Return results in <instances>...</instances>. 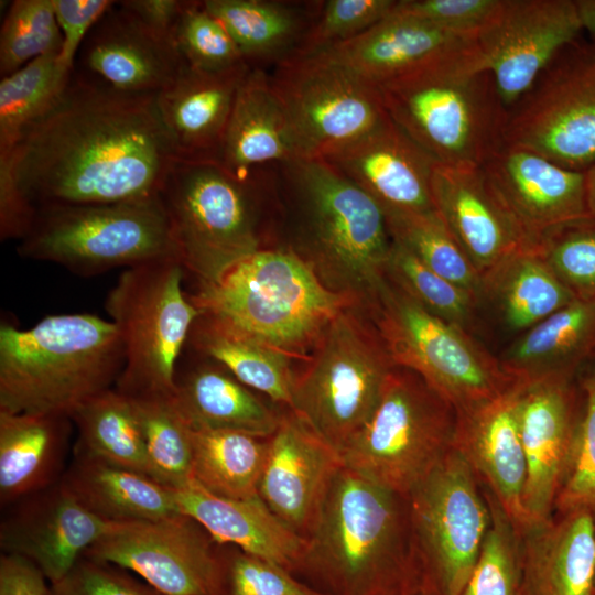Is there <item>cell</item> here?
<instances>
[{"mask_svg":"<svg viewBox=\"0 0 595 595\" xmlns=\"http://www.w3.org/2000/svg\"><path fill=\"white\" fill-rule=\"evenodd\" d=\"M176 160L156 94L115 89L73 69L54 105L0 159V188L35 212L159 195Z\"/></svg>","mask_w":595,"mask_h":595,"instance_id":"obj_1","label":"cell"},{"mask_svg":"<svg viewBox=\"0 0 595 595\" xmlns=\"http://www.w3.org/2000/svg\"><path fill=\"white\" fill-rule=\"evenodd\" d=\"M292 574L320 595H426L409 496L336 470Z\"/></svg>","mask_w":595,"mask_h":595,"instance_id":"obj_2","label":"cell"},{"mask_svg":"<svg viewBox=\"0 0 595 595\" xmlns=\"http://www.w3.org/2000/svg\"><path fill=\"white\" fill-rule=\"evenodd\" d=\"M291 248L332 291L365 309L386 277L392 238L382 207L322 159L277 166Z\"/></svg>","mask_w":595,"mask_h":595,"instance_id":"obj_3","label":"cell"},{"mask_svg":"<svg viewBox=\"0 0 595 595\" xmlns=\"http://www.w3.org/2000/svg\"><path fill=\"white\" fill-rule=\"evenodd\" d=\"M125 366L116 325L89 313L0 325V411L65 415L112 388Z\"/></svg>","mask_w":595,"mask_h":595,"instance_id":"obj_4","label":"cell"},{"mask_svg":"<svg viewBox=\"0 0 595 595\" xmlns=\"http://www.w3.org/2000/svg\"><path fill=\"white\" fill-rule=\"evenodd\" d=\"M277 166L238 176L215 161L175 160L160 188L178 260L197 288L214 285L264 246Z\"/></svg>","mask_w":595,"mask_h":595,"instance_id":"obj_5","label":"cell"},{"mask_svg":"<svg viewBox=\"0 0 595 595\" xmlns=\"http://www.w3.org/2000/svg\"><path fill=\"white\" fill-rule=\"evenodd\" d=\"M188 295L202 313L306 361L329 323L342 311L360 307L351 296L329 290L311 264L288 247L263 248L219 283Z\"/></svg>","mask_w":595,"mask_h":595,"instance_id":"obj_6","label":"cell"},{"mask_svg":"<svg viewBox=\"0 0 595 595\" xmlns=\"http://www.w3.org/2000/svg\"><path fill=\"white\" fill-rule=\"evenodd\" d=\"M377 88L391 121L437 164L483 166L505 144L508 109L478 48Z\"/></svg>","mask_w":595,"mask_h":595,"instance_id":"obj_7","label":"cell"},{"mask_svg":"<svg viewBox=\"0 0 595 595\" xmlns=\"http://www.w3.org/2000/svg\"><path fill=\"white\" fill-rule=\"evenodd\" d=\"M456 408L416 372L394 366L364 426L340 452L358 475L409 496L454 450Z\"/></svg>","mask_w":595,"mask_h":595,"instance_id":"obj_8","label":"cell"},{"mask_svg":"<svg viewBox=\"0 0 595 595\" xmlns=\"http://www.w3.org/2000/svg\"><path fill=\"white\" fill-rule=\"evenodd\" d=\"M186 271L176 258L125 270L105 307L125 349L115 388L130 398H173L175 372L202 311L183 289Z\"/></svg>","mask_w":595,"mask_h":595,"instance_id":"obj_9","label":"cell"},{"mask_svg":"<svg viewBox=\"0 0 595 595\" xmlns=\"http://www.w3.org/2000/svg\"><path fill=\"white\" fill-rule=\"evenodd\" d=\"M393 367L365 310L348 307L295 375L289 409L340 454L371 416Z\"/></svg>","mask_w":595,"mask_h":595,"instance_id":"obj_10","label":"cell"},{"mask_svg":"<svg viewBox=\"0 0 595 595\" xmlns=\"http://www.w3.org/2000/svg\"><path fill=\"white\" fill-rule=\"evenodd\" d=\"M365 312L393 365L416 372L456 410L516 381L480 340L430 313L387 275Z\"/></svg>","mask_w":595,"mask_h":595,"instance_id":"obj_11","label":"cell"},{"mask_svg":"<svg viewBox=\"0 0 595 595\" xmlns=\"http://www.w3.org/2000/svg\"><path fill=\"white\" fill-rule=\"evenodd\" d=\"M17 251L23 258L53 262L82 277L178 259L159 195L126 203L41 208Z\"/></svg>","mask_w":595,"mask_h":595,"instance_id":"obj_12","label":"cell"},{"mask_svg":"<svg viewBox=\"0 0 595 595\" xmlns=\"http://www.w3.org/2000/svg\"><path fill=\"white\" fill-rule=\"evenodd\" d=\"M505 144L573 171L595 163V36L562 48L508 109Z\"/></svg>","mask_w":595,"mask_h":595,"instance_id":"obj_13","label":"cell"},{"mask_svg":"<svg viewBox=\"0 0 595 595\" xmlns=\"http://www.w3.org/2000/svg\"><path fill=\"white\" fill-rule=\"evenodd\" d=\"M269 76L303 158L323 159L389 120L378 88L325 53L293 55Z\"/></svg>","mask_w":595,"mask_h":595,"instance_id":"obj_14","label":"cell"},{"mask_svg":"<svg viewBox=\"0 0 595 595\" xmlns=\"http://www.w3.org/2000/svg\"><path fill=\"white\" fill-rule=\"evenodd\" d=\"M409 499L426 595H461L490 526L477 475L454 447Z\"/></svg>","mask_w":595,"mask_h":595,"instance_id":"obj_15","label":"cell"},{"mask_svg":"<svg viewBox=\"0 0 595 595\" xmlns=\"http://www.w3.org/2000/svg\"><path fill=\"white\" fill-rule=\"evenodd\" d=\"M219 545L193 518L113 522L84 556L129 570L164 595H212Z\"/></svg>","mask_w":595,"mask_h":595,"instance_id":"obj_16","label":"cell"},{"mask_svg":"<svg viewBox=\"0 0 595 595\" xmlns=\"http://www.w3.org/2000/svg\"><path fill=\"white\" fill-rule=\"evenodd\" d=\"M582 32L576 0H499L476 41L507 109Z\"/></svg>","mask_w":595,"mask_h":595,"instance_id":"obj_17","label":"cell"},{"mask_svg":"<svg viewBox=\"0 0 595 595\" xmlns=\"http://www.w3.org/2000/svg\"><path fill=\"white\" fill-rule=\"evenodd\" d=\"M518 381L517 413L527 465L523 493L527 528L554 515L581 414L582 390L577 375Z\"/></svg>","mask_w":595,"mask_h":595,"instance_id":"obj_18","label":"cell"},{"mask_svg":"<svg viewBox=\"0 0 595 595\" xmlns=\"http://www.w3.org/2000/svg\"><path fill=\"white\" fill-rule=\"evenodd\" d=\"M10 508L0 524L3 553L30 561L48 584L64 578L113 523L85 508L61 480Z\"/></svg>","mask_w":595,"mask_h":595,"instance_id":"obj_19","label":"cell"},{"mask_svg":"<svg viewBox=\"0 0 595 595\" xmlns=\"http://www.w3.org/2000/svg\"><path fill=\"white\" fill-rule=\"evenodd\" d=\"M482 167L531 250L550 229L591 216L585 172L506 144Z\"/></svg>","mask_w":595,"mask_h":595,"instance_id":"obj_20","label":"cell"},{"mask_svg":"<svg viewBox=\"0 0 595 595\" xmlns=\"http://www.w3.org/2000/svg\"><path fill=\"white\" fill-rule=\"evenodd\" d=\"M184 64L175 43L115 1L84 40L74 71L121 91L158 94L176 79Z\"/></svg>","mask_w":595,"mask_h":595,"instance_id":"obj_21","label":"cell"},{"mask_svg":"<svg viewBox=\"0 0 595 595\" xmlns=\"http://www.w3.org/2000/svg\"><path fill=\"white\" fill-rule=\"evenodd\" d=\"M339 454L290 409L269 437L258 495L292 531L304 539L336 470Z\"/></svg>","mask_w":595,"mask_h":595,"instance_id":"obj_22","label":"cell"},{"mask_svg":"<svg viewBox=\"0 0 595 595\" xmlns=\"http://www.w3.org/2000/svg\"><path fill=\"white\" fill-rule=\"evenodd\" d=\"M431 193L435 212L480 277L511 253L531 250L482 166L435 164Z\"/></svg>","mask_w":595,"mask_h":595,"instance_id":"obj_23","label":"cell"},{"mask_svg":"<svg viewBox=\"0 0 595 595\" xmlns=\"http://www.w3.org/2000/svg\"><path fill=\"white\" fill-rule=\"evenodd\" d=\"M322 160L369 194L383 212L435 210L431 180L437 163L390 118Z\"/></svg>","mask_w":595,"mask_h":595,"instance_id":"obj_24","label":"cell"},{"mask_svg":"<svg viewBox=\"0 0 595 595\" xmlns=\"http://www.w3.org/2000/svg\"><path fill=\"white\" fill-rule=\"evenodd\" d=\"M519 387L516 380L499 396L456 410L454 447L522 532L527 465L517 413Z\"/></svg>","mask_w":595,"mask_h":595,"instance_id":"obj_25","label":"cell"},{"mask_svg":"<svg viewBox=\"0 0 595 595\" xmlns=\"http://www.w3.org/2000/svg\"><path fill=\"white\" fill-rule=\"evenodd\" d=\"M478 48L476 36L391 13L357 37L321 52L378 87L434 62Z\"/></svg>","mask_w":595,"mask_h":595,"instance_id":"obj_26","label":"cell"},{"mask_svg":"<svg viewBox=\"0 0 595 595\" xmlns=\"http://www.w3.org/2000/svg\"><path fill=\"white\" fill-rule=\"evenodd\" d=\"M249 69L205 73L184 64L176 79L156 94L177 160L218 162L237 91Z\"/></svg>","mask_w":595,"mask_h":595,"instance_id":"obj_27","label":"cell"},{"mask_svg":"<svg viewBox=\"0 0 595 595\" xmlns=\"http://www.w3.org/2000/svg\"><path fill=\"white\" fill-rule=\"evenodd\" d=\"M303 158L269 72L250 68L237 91L218 163L238 176Z\"/></svg>","mask_w":595,"mask_h":595,"instance_id":"obj_28","label":"cell"},{"mask_svg":"<svg viewBox=\"0 0 595 595\" xmlns=\"http://www.w3.org/2000/svg\"><path fill=\"white\" fill-rule=\"evenodd\" d=\"M523 595H595V517L554 513L522 531Z\"/></svg>","mask_w":595,"mask_h":595,"instance_id":"obj_29","label":"cell"},{"mask_svg":"<svg viewBox=\"0 0 595 595\" xmlns=\"http://www.w3.org/2000/svg\"><path fill=\"white\" fill-rule=\"evenodd\" d=\"M180 512L197 521L216 543L240 550L286 569L299 562L304 539L286 527L260 499L214 495L193 480L174 490Z\"/></svg>","mask_w":595,"mask_h":595,"instance_id":"obj_30","label":"cell"},{"mask_svg":"<svg viewBox=\"0 0 595 595\" xmlns=\"http://www.w3.org/2000/svg\"><path fill=\"white\" fill-rule=\"evenodd\" d=\"M209 360L186 369L176 367L173 403L190 429L270 437L279 426L281 413L225 367Z\"/></svg>","mask_w":595,"mask_h":595,"instance_id":"obj_31","label":"cell"},{"mask_svg":"<svg viewBox=\"0 0 595 595\" xmlns=\"http://www.w3.org/2000/svg\"><path fill=\"white\" fill-rule=\"evenodd\" d=\"M71 422L65 415L0 411L2 508L62 479Z\"/></svg>","mask_w":595,"mask_h":595,"instance_id":"obj_32","label":"cell"},{"mask_svg":"<svg viewBox=\"0 0 595 595\" xmlns=\"http://www.w3.org/2000/svg\"><path fill=\"white\" fill-rule=\"evenodd\" d=\"M595 359V300L575 299L516 336L498 360L515 380L573 377Z\"/></svg>","mask_w":595,"mask_h":595,"instance_id":"obj_33","label":"cell"},{"mask_svg":"<svg viewBox=\"0 0 595 595\" xmlns=\"http://www.w3.org/2000/svg\"><path fill=\"white\" fill-rule=\"evenodd\" d=\"M322 1L204 0L250 68L269 72L295 55Z\"/></svg>","mask_w":595,"mask_h":595,"instance_id":"obj_34","label":"cell"},{"mask_svg":"<svg viewBox=\"0 0 595 595\" xmlns=\"http://www.w3.org/2000/svg\"><path fill=\"white\" fill-rule=\"evenodd\" d=\"M61 482L85 508L109 522L160 520L181 513L173 489L101 461L74 456Z\"/></svg>","mask_w":595,"mask_h":595,"instance_id":"obj_35","label":"cell"},{"mask_svg":"<svg viewBox=\"0 0 595 595\" xmlns=\"http://www.w3.org/2000/svg\"><path fill=\"white\" fill-rule=\"evenodd\" d=\"M480 309L506 332L522 334L575 298L534 250L520 249L483 277Z\"/></svg>","mask_w":595,"mask_h":595,"instance_id":"obj_36","label":"cell"},{"mask_svg":"<svg viewBox=\"0 0 595 595\" xmlns=\"http://www.w3.org/2000/svg\"><path fill=\"white\" fill-rule=\"evenodd\" d=\"M192 348L274 402L291 405L295 374L288 355L260 344L204 313L188 336Z\"/></svg>","mask_w":595,"mask_h":595,"instance_id":"obj_37","label":"cell"},{"mask_svg":"<svg viewBox=\"0 0 595 595\" xmlns=\"http://www.w3.org/2000/svg\"><path fill=\"white\" fill-rule=\"evenodd\" d=\"M69 419L77 429L74 456L151 477L143 432L129 397L110 388L77 407Z\"/></svg>","mask_w":595,"mask_h":595,"instance_id":"obj_38","label":"cell"},{"mask_svg":"<svg viewBox=\"0 0 595 595\" xmlns=\"http://www.w3.org/2000/svg\"><path fill=\"white\" fill-rule=\"evenodd\" d=\"M193 480L232 499L259 497L269 437L235 431L192 430Z\"/></svg>","mask_w":595,"mask_h":595,"instance_id":"obj_39","label":"cell"},{"mask_svg":"<svg viewBox=\"0 0 595 595\" xmlns=\"http://www.w3.org/2000/svg\"><path fill=\"white\" fill-rule=\"evenodd\" d=\"M58 54L40 56L0 82V159L8 158L25 130L57 100L73 71Z\"/></svg>","mask_w":595,"mask_h":595,"instance_id":"obj_40","label":"cell"},{"mask_svg":"<svg viewBox=\"0 0 595 595\" xmlns=\"http://www.w3.org/2000/svg\"><path fill=\"white\" fill-rule=\"evenodd\" d=\"M386 275L435 316L477 336L484 326L479 301L441 277L392 240Z\"/></svg>","mask_w":595,"mask_h":595,"instance_id":"obj_41","label":"cell"},{"mask_svg":"<svg viewBox=\"0 0 595 595\" xmlns=\"http://www.w3.org/2000/svg\"><path fill=\"white\" fill-rule=\"evenodd\" d=\"M392 240L428 268L472 293L479 301L483 280L444 223L434 212H385Z\"/></svg>","mask_w":595,"mask_h":595,"instance_id":"obj_42","label":"cell"},{"mask_svg":"<svg viewBox=\"0 0 595 595\" xmlns=\"http://www.w3.org/2000/svg\"><path fill=\"white\" fill-rule=\"evenodd\" d=\"M130 399L143 432L151 477L173 490L186 487L193 482L191 429L173 398Z\"/></svg>","mask_w":595,"mask_h":595,"instance_id":"obj_43","label":"cell"},{"mask_svg":"<svg viewBox=\"0 0 595 595\" xmlns=\"http://www.w3.org/2000/svg\"><path fill=\"white\" fill-rule=\"evenodd\" d=\"M482 487L490 510V526L461 595H523L522 532L498 499Z\"/></svg>","mask_w":595,"mask_h":595,"instance_id":"obj_44","label":"cell"},{"mask_svg":"<svg viewBox=\"0 0 595 595\" xmlns=\"http://www.w3.org/2000/svg\"><path fill=\"white\" fill-rule=\"evenodd\" d=\"M62 45L53 0H14L1 25V77L40 56L60 54Z\"/></svg>","mask_w":595,"mask_h":595,"instance_id":"obj_45","label":"cell"},{"mask_svg":"<svg viewBox=\"0 0 595 595\" xmlns=\"http://www.w3.org/2000/svg\"><path fill=\"white\" fill-rule=\"evenodd\" d=\"M582 409L554 513L586 511L595 517V359L577 374Z\"/></svg>","mask_w":595,"mask_h":595,"instance_id":"obj_46","label":"cell"},{"mask_svg":"<svg viewBox=\"0 0 595 595\" xmlns=\"http://www.w3.org/2000/svg\"><path fill=\"white\" fill-rule=\"evenodd\" d=\"M534 251L575 299L595 300V218L550 229Z\"/></svg>","mask_w":595,"mask_h":595,"instance_id":"obj_47","label":"cell"},{"mask_svg":"<svg viewBox=\"0 0 595 595\" xmlns=\"http://www.w3.org/2000/svg\"><path fill=\"white\" fill-rule=\"evenodd\" d=\"M174 41L184 63L196 71L223 73L248 66L228 31L202 1L188 0Z\"/></svg>","mask_w":595,"mask_h":595,"instance_id":"obj_48","label":"cell"},{"mask_svg":"<svg viewBox=\"0 0 595 595\" xmlns=\"http://www.w3.org/2000/svg\"><path fill=\"white\" fill-rule=\"evenodd\" d=\"M212 595H320L286 569L234 545H219Z\"/></svg>","mask_w":595,"mask_h":595,"instance_id":"obj_49","label":"cell"},{"mask_svg":"<svg viewBox=\"0 0 595 595\" xmlns=\"http://www.w3.org/2000/svg\"><path fill=\"white\" fill-rule=\"evenodd\" d=\"M397 0H324L295 55L327 51L388 17Z\"/></svg>","mask_w":595,"mask_h":595,"instance_id":"obj_50","label":"cell"},{"mask_svg":"<svg viewBox=\"0 0 595 595\" xmlns=\"http://www.w3.org/2000/svg\"><path fill=\"white\" fill-rule=\"evenodd\" d=\"M498 3L499 0H397L392 12L453 33L477 36Z\"/></svg>","mask_w":595,"mask_h":595,"instance_id":"obj_51","label":"cell"},{"mask_svg":"<svg viewBox=\"0 0 595 595\" xmlns=\"http://www.w3.org/2000/svg\"><path fill=\"white\" fill-rule=\"evenodd\" d=\"M48 595H164L119 567L83 556Z\"/></svg>","mask_w":595,"mask_h":595,"instance_id":"obj_52","label":"cell"},{"mask_svg":"<svg viewBox=\"0 0 595 595\" xmlns=\"http://www.w3.org/2000/svg\"><path fill=\"white\" fill-rule=\"evenodd\" d=\"M109 0H53L63 45L58 63L73 71L77 53L89 31L113 4Z\"/></svg>","mask_w":595,"mask_h":595,"instance_id":"obj_53","label":"cell"},{"mask_svg":"<svg viewBox=\"0 0 595 595\" xmlns=\"http://www.w3.org/2000/svg\"><path fill=\"white\" fill-rule=\"evenodd\" d=\"M50 584L26 559L11 553L0 556V595H48Z\"/></svg>","mask_w":595,"mask_h":595,"instance_id":"obj_54","label":"cell"},{"mask_svg":"<svg viewBox=\"0 0 595 595\" xmlns=\"http://www.w3.org/2000/svg\"><path fill=\"white\" fill-rule=\"evenodd\" d=\"M119 2L152 32L175 43V31L188 0H125Z\"/></svg>","mask_w":595,"mask_h":595,"instance_id":"obj_55","label":"cell"},{"mask_svg":"<svg viewBox=\"0 0 595 595\" xmlns=\"http://www.w3.org/2000/svg\"><path fill=\"white\" fill-rule=\"evenodd\" d=\"M583 29L595 36V0H576Z\"/></svg>","mask_w":595,"mask_h":595,"instance_id":"obj_56","label":"cell"},{"mask_svg":"<svg viewBox=\"0 0 595 595\" xmlns=\"http://www.w3.org/2000/svg\"><path fill=\"white\" fill-rule=\"evenodd\" d=\"M585 173L589 214L595 218V163Z\"/></svg>","mask_w":595,"mask_h":595,"instance_id":"obj_57","label":"cell"}]
</instances>
